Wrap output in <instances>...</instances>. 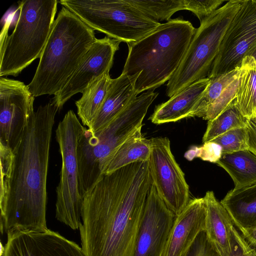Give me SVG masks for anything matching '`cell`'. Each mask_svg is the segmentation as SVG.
<instances>
[{"label": "cell", "instance_id": "obj_26", "mask_svg": "<svg viewBox=\"0 0 256 256\" xmlns=\"http://www.w3.org/2000/svg\"><path fill=\"white\" fill-rule=\"evenodd\" d=\"M126 1L146 15L158 22L159 20L168 22L176 12L185 10L184 0H126Z\"/></svg>", "mask_w": 256, "mask_h": 256}, {"label": "cell", "instance_id": "obj_19", "mask_svg": "<svg viewBox=\"0 0 256 256\" xmlns=\"http://www.w3.org/2000/svg\"><path fill=\"white\" fill-rule=\"evenodd\" d=\"M210 80H200L156 106L150 118L154 124L175 122L188 118L202 97Z\"/></svg>", "mask_w": 256, "mask_h": 256}, {"label": "cell", "instance_id": "obj_32", "mask_svg": "<svg viewBox=\"0 0 256 256\" xmlns=\"http://www.w3.org/2000/svg\"><path fill=\"white\" fill-rule=\"evenodd\" d=\"M246 128L248 149L256 154V117L248 120Z\"/></svg>", "mask_w": 256, "mask_h": 256}, {"label": "cell", "instance_id": "obj_28", "mask_svg": "<svg viewBox=\"0 0 256 256\" xmlns=\"http://www.w3.org/2000/svg\"><path fill=\"white\" fill-rule=\"evenodd\" d=\"M222 155V148L217 143L208 142L200 147L193 146L186 152L184 156L189 160L199 158L203 160L216 163Z\"/></svg>", "mask_w": 256, "mask_h": 256}, {"label": "cell", "instance_id": "obj_20", "mask_svg": "<svg viewBox=\"0 0 256 256\" xmlns=\"http://www.w3.org/2000/svg\"><path fill=\"white\" fill-rule=\"evenodd\" d=\"M220 202L240 231L256 226V183L230 190Z\"/></svg>", "mask_w": 256, "mask_h": 256}, {"label": "cell", "instance_id": "obj_11", "mask_svg": "<svg viewBox=\"0 0 256 256\" xmlns=\"http://www.w3.org/2000/svg\"><path fill=\"white\" fill-rule=\"evenodd\" d=\"M34 96L23 82L0 78V144L14 151L34 114Z\"/></svg>", "mask_w": 256, "mask_h": 256}, {"label": "cell", "instance_id": "obj_15", "mask_svg": "<svg viewBox=\"0 0 256 256\" xmlns=\"http://www.w3.org/2000/svg\"><path fill=\"white\" fill-rule=\"evenodd\" d=\"M206 214L204 198L190 200L176 216L162 256H186L198 234L205 230Z\"/></svg>", "mask_w": 256, "mask_h": 256}, {"label": "cell", "instance_id": "obj_25", "mask_svg": "<svg viewBox=\"0 0 256 256\" xmlns=\"http://www.w3.org/2000/svg\"><path fill=\"white\" fill-rule=\"evenodd\" d=\"M248 120L243 115L234 99L216 118L208 121L202 141L204 144L231 130L246 127Z\"/></svg>", "mask_w": 256, "mask_h": 256}, {"label": "cell", "instance_id": "obj_31", "mask_svg": "<svg viewBox=\"0 0 256 256\" xmlns=\"http://www.w3.org/2000/svg\"><path fill=\"white\" fill-rule=\"evenodd\" d=\"M232 242L229 256H256V250L244 238L234 226L232 228Z\"/></svg>", "mask_w": 256, "mask_h": 256}, {"label": "cell", "instance_id": "obj_17", "mask_svg": "<svg viewBox=\"0 0 256 256\" xmlns=\"http://www.w3.org/2000/svg\"><path fill=\"white\" fill-rule=\"evenodd\" d=\"M140 73L121 74L112 79L103 104L88 130L96 132L106 126L136 96L135 84Z\"/></svg>", "mask_w": 256, "mask_h": 256}, {"label": "cell", "instance_id": "obj_5", "mask_svg": "<svg viewBox=\"0 0 256 256\" xmlns=\"http://www.w3.org/2000/svg\"><path fill=\"white\" fill-rule=\"evenodd\" d=\"M57 0L18 2L19 15L14 28L7 34V20L1 36L0 76H18L40 58L54 21Z\"/></svg>", "mask_w": 256, "mask_h": 256}, {"label": "cell", "instance_id": "obj_7", "mask_svg": "<svg viewBox=\"0 0 256 256\" xmlns=\"http://www.w3.org/2000/svg\"><path fill=\"white\" fill-rule=\"evenodd\" d=\"M88 26L127 44L138 42L160 25L126 0H60Z\"/></svg>", "mask_w": 256, "mask_h": 256}, {"label": "cell", "instance_id": "obj_4", "mask_svg": "<svg viewBox=\"0 0 256 256\" xmlns=\"http://www.w3.org/2000/svg\"><path fill=\"white\" fill-rule=\"evenodd\" d=\"M96 40L94 30L63 6L28 85L34 97L54 95L60 90Z\"/></svg>", "mask_w": 256, "mask_h": 256}, {"label": "cell", "instance_id": "obj_35", "mask_svg": "<svg viewBox=\"0 0 256 256\" xmlns=\"http://www.w3.org/2000/svg\"></svg>", "mask_w": 256, "mask_h": 256}, {"label": "cell", "instance_id": "obj_18", "mask_svg": "<svg viewBox=\"0 0 256 256\" xmlns=\"http://www.w3.org/2000/svg\"><path fill=\"white\" fill-rule=\"evenodd\" d=\"M206 214L204 231L220 256H229L232 246V220L213 191H208L204 197Z\"/></svg>", "mask_w": 256, "mask_h": 256}, {"label": "cell", "instance_id": "obj_34", "mask_svg": "<svg viewBox=\"0 0 256 256\" xmlns=\"http://www.w3.org/2000/svg\"><path fill=\"white\" fill-rule=\"evenodd\" d=\"M248 56L253 57L256 60V46L250 50Z\"/></svg>", "mask_w": 256, "mask_h": 256}, {"label": "cell", "instance_id": "obj_33", "mask_svg": "<svg viewBox=\"0 0 256 256\" xmlns=\"http://www.w3.org/2000/svg\"><path fill=\"white\" fill-rule=\"evenodd\" d=\"M240 232L244 238L256 250V226Z\"/></svg>", "mask_w": 256, "mask_h": 256}, {"label": "cell", "instance_id": "obj_1", "mask_svg": "<svg viewBox=\"0 0 256 256\" xmlns=\"http://www.w3.org/2000/svg\"><path fill=\"white\" fill-rule=\"evenodd\" d=\"M148 160L104 174L83 196L79 228L86 256H134L148 192Z\"/></svg>", "mask_w": 256, "mask_h": 256}, {"label": "cell", "instance_id": "obj_8", "mask_svg": "<svg viewBox=\"0 0 256 256\" xmlns=\"http://www.w3.org/2000/svg\"><path fill=\"white\" fill-rule=\"evenodd\" d=\"M85 126L72 110L59 122L56 137L62 157L60 180L56 188V217L72 230L79 229L83 198L80 190L77 149Z\"/></svg>", "mask_w": 256, "mask_h": 256}, {"label": "cell", "instance_id": "obj_21", "mask_svg": "<svg viewBox=\"0 0 256 256\" xmlns=\"http://www.w3.org/2000/svg\"><path fill=\"white\" fill-rule=\"evenodd\" d=\"M216 164L230 176L235 189L256 183V154L249 149L223 154Z\"/></svg>", "mask_w": 256, "mask_h": 256}, {"label": "cell", "instance_id": "obj_9", "mask_svg": "<svg viewBox=\"0 0 256 256\" xmlns=\"http://www.w3.org/2000/svg\"><path fill=\"white\" fill-rule=\"evenodd\" d=\"M150 140L148 162L152 184L166 207L176 216L190 200L188 185L172 152L169 139L156 137Z\"/></svg>", "mask_w": 256, "mask_h": 256}, {"label": "cell", "instance_id": "obj_14", "mask_svg": "<svg viewBox=\"0 0 256 256\" xmlns=\"http://www.w3.org/2000/svg\"><path fill=\"white\" fill-rule=\"evenodd\" d=\"M1 256H86L76 242L47 229L7 233V241Z\"/></svg>", "mask_w": 256, "mask_h": 256}, {"label": "cell", "instance_id": "obj_16", "mask_svg": "<svg viewBox=\"0 0 256 256\" xmlns=\"http://www.w3.org/2000/svg\"><path fill=\"white\" fill-rule=\"evenodd\" d=\"M240 68L214 78L210 82L188 117L210 120L236 97Z\"/></svg>", "mask_w": 256, "mask_h": 256}, {"label": "cell", "instance_id": "obj_29", "mask_svg": "<svg viewBox=\"0 0 256 256\" xmlns=\"http://www.w3.org/2000/svg\"><path fill=\"white\" fill-rule=\"evenodd\" d=\"M224 2L222 0H184L185 10L194 13L200 22L218 9Z\"/></svg>", "mask_w": 256, "mask_h": 256}, {"label": "cell", "instance_id": "obj_13", "mask_svg": "<svg viewBox=\"0 0 256 256\" xmlns=\"http://www.w3.org/2000/svg\"><path fill=\"white\" fill-rule=\"evenodd\" d=\"M175 218L152 184L146 200L134 256H162Z\"/></svg>", "mask_w": 256, "mask_h": 256}, {"label": "cell", "instance_id": "obj_27", "mask_svg": "<svg viewBox=\"0 0 256 256\" xmlns=\"http://www.w3.org/2000/svg\"><path fill=\"white\" fill-rule=\"evenodd\" d=\"M211 142L221 146L222 154L248 149L246 126L231 130L217 136Z\"/></svg>", "mask_w": 256, "mask_h": 256}, {"label": "cell", "instance_id": "obj_2", "mask_svg": "<svg viewBox=\"0 0 256 256\" xmlns=\"http://www.w3.org/2000/svg\"><path fill=\"white\" fill-rule=\"evenodd\" d=\"M57 112L52 100L39 106L14 151L0 144L2 232L48 229L46 183Z\"/></svg>", "mask_w": 256, "mask_h": 256}, {"label": "cell", "instance_id": "obj_10", "mask_svg": "<svg viewBox=\"0 0 256 256\" xmlns=\"http://www.w3.org/2000/svg\"><path fill=\"white\" fill-rule=\"evenodd\" d=\"M256 46V0H242L221 42L208 76L214 78L240 68Z\"/></svg>", "mask_w": 256, "mask_h": 256}, {"label": "cell", "instance_id": "obj_12", "mask_svg": "<svg viewBox=\"0 0 256 256\" xmlns=\"http://www.w3.org/2000/svg\"><path fill=\"white\" fill-rule=\"evenodd\" d=\"M120 43L108 36L96 38L70 78L52 99L58 112L74 95L82 93L93 80L110 70Z\"/></svg>", "mask_w": 256, "mask_h": 256}, {"label": "cell", "instance_id": "obj_22", "mask_svg": "<svg viewBox=\"0 0 256 256\" xmlns=\"http://www.w3.org/2000/svg\"><path fill=\"white\" fill-rule=\"evenodd\" d=\"M110 71L93 80L76 102L77 114L82 125L90 128L97 116L112 81Z\"/></svg>", "mask_w": 256, "mask_h": 256}, {"label": "cell", "instance_id": "obj_23", "mask_svg": "<svg viewBox=\"0 0 256 256\" xmlns=\"http://www.w3.org/2000/svg\"><path fill=\"white\" fill-rule=\"evenodd\" d=\"M235 100L244 116H256V60L251 56H246L242 62Z\"/></svg>", "mask_w": 256, "mask_h": 256}, {"label": "cell", "instance_id": "obj_3", "mask_svg": "<svg viewBox=\"0 0 256 256\" xmlns=\"http://www.w3.org/2000/svg\"><path fill=\"white\" fill-rule=\"evenodd\" d=\"M196 29L188 20L172 19L140 40L127 44L128 52L122 74L140 73L135 84L137 96L169 80L180 64Z\"/></svg>", "mask_w": 256, "mask_h": 256}, {"label": "cell", "instance_id": "obj_6", "mask_svg": "<svg viewBox=\"0 0 256 256\" xmlns=\"http://www.w3.org/2000/svg\"><path fill=\"white\" fill-rule=\"evenodd\" d=\"M242 1L229 0L200 22L180 64L168 82V96L208 77L223 38Z\"/></svg>", "mask_w": 256, "mask_h": 256}, {"label": "cell", "instance_id": "obj_30", "mask_svg": "<svg viewBox=\"0 0 256 256\" xmlns=\"http://www.w3.org/2000/svg\"><path fill=\"white\" fill-rule=\"evenodd\" d=\"M186 256H220L208 240L204 230L196 238Z\"/></svg>", "mask_w": 256, "mask_h": 256}, {"label": "cell", "instance_id": "obj_24", "mask_svg": "<svg viewBox=\"0 0 256 256\" xmlns=\"http://www.w3.org/2000/svg\"><path fill=\"white\" fill-rule=\"evenodd\" d=\"M138 129L118 148L104 174L138 162L148 160L150 153V140L145 138Z\"/></svg>", "mask_w": 256, "mask_h": 256}]
</instances>
